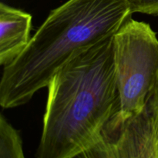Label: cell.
Returning <instances> with one entry per match:
<instances>
[{
	"label": "cell",
	"mask_w": 158,
	"mask_h": 158,
	"mask_svg": "<svg viewBox=\"0 0 158 158\" xmlns=\"http://www.w3.org/2000/svg\"><path fill=\"white\" fill-rule=\"evenodd\" d=\"M146 106L152 118L158 139V83L148 97Z\"/></svg>",
	"instance_id": "obj_8"
},
{
	"label": "cell",
	"mask_w": 158,
	"mask_h": 158,
	"mask_svg": "<svg viewBox=\"0 0 158 158\" xmlns=\"http://www.w3.org/2000/svg\"><path fill=\"white\" fill-rule=\"evenodd\" d=\"M120 110L111 119L120 122L141 112L158 83V38L151 25L132 16L113 35Z\"/></svg>",
	"instance_id": "obj_3"
},
{
	"label": "cell",
	"mask_w": 158,
	"mask_h": 158,
	"mask_svg": "<svg viewBox=\"0 0 158 158\" xmlns=\"http://www.w3.org/2000/svg\"><path fill=\"white\" fill-rule=\"evenodd\" d=\"M83 158H158V139L147 106L123 121L110 120Z\"/></svg>",
	"instance_id": "obj_4"
},
{
	"label": "cell",
	"mask_w": 158,
	"mask_h": 158,
	"mask_svg": "<svg viewBox=\"0 0 158 158\" xmlns=\"http://www.w3.org/2000/svg\"><path fill=\"white\" fill-rule=\"evenodd\" d=\"M113 35L71 57L50 80L36 158H83L119 112Z\"/></svg>",
	"instance_id": "obj_1"
},
{
	"label": "cell",
	"mask_w": 158,
	"mask_h": 158,
	"mask_svg": "<svg viewBox=\"0 0 158 158\" xmlns=\"http://www.w3.org/2000/svg\"><path fill=\"white\" fill-rule=\"evenodd\" d=\"M127 0H68L52 9L0 81V106L27 103L54 74L86 48L114 35L132 16Z\"/></svg>",
	"instance_id": "obj_2"
},
{
	"label": "cell",
	"mask_w": 158,
	"mask_h": 158,
	"mask_svg": "<svg viewBox=\"0 0 158 158\" xmlns=\"http://www.w3.org/2000/svg\"><path fill=\"white\" fill-rule=\"evenodd\" d=\"M23 142L16 129L0 116V158H24Z\"/></svg>",
	"instance_id": "obj_6"
},
{
	"label": "cell",
	"mask_w": 158,
	"mask_h": 158,
	"mask_svg": "<svg viewBox=\"0 0 158 158\" xmlns=\"http://www.w3.org/2000/svg\"><path fill=\"white\" fill-rule=\"evenodd\" d=\"M32 15L0 3V65L11 64L30 41Z\"/></svg>",
	"instance_id": "obj_5"
},
{
	"label": "cell",
	"mask_w": 158,
	"mask_h": 158,
	"mask_svg": "<svg viewBox=\"0 0 158 158\" xmlns=\"http://www.w3.org/2000/svg\"><path fill=\"white\" fill-rule=\"evenodd\" d=\"M132 13L158 16V0H127Z\"/></svg>",
	"instance_id": "obj_7"
}]
</instances>
